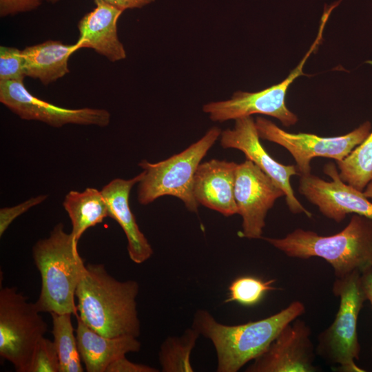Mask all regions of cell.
<instances>
[{
	"instance_id": "cell-19",
	"label": "cell",
	"mask_w": 372,
	"mask_h": 372,
	"mask_svg": "<svg viewBox=\"0 0 372 372\" xmlns=\"http://www.w3.org/2000/svg\"><path fill=\"white\" fill-rule=\"evenodd\" d=\"M79 45L64 44L61 41L48 40L22 50L26 76L39 79L48 85L70 72L68 60Z\"/></svg>"
},
{
	"instance_id": "cell-2",
	"label": "cell",
	"mask_w": 372,
	"mask_h": 372,
	"mask_svg": "<svg viewBox=\"0 0 372 372\" xmlns=\"http://www.w3.org/2000/svg\"><path fill=\"white\" fill-rule=\"evenodd\" d=\"M263 239L289 257L325 260L335 278L372 269V219L364 216L353 214L348 225L331 236L298 228L282 238Z\"/></svg>"
},
{
	"instance_id": "cell-27",
	"label": "cell",
	"mask_w": 372,
	"mask_h": 372,
	"mask_svg": "<svg viewBox=\"0 0 372 372\" xmlns=\"http://www.w3.org/2000/svg\"><path fill=\"white\" fill-rule=\"evenodd\" d=\"M46 198V195H40L36 197H32L14 207L1 208L0 209V236H2L10 224L17 217L26 212L32 207L41 203Z\"/></svg>"
},
{
	"instance_id": "cell-22",
	"label": "cell",
	"mask_w": 372,
	"mask_h": 372,
	"mask_svg": "<svg viewBox=\"0 0 372 372\" xmlns=\"http://www.w3.org/2000/svg\"><path fill=\"white\" fill-rule=\"evenodd\" d=\"M336 163L340 178L363 192L372 179V132L348 156Z\"/></svg>"
},
{
	"instance_id": "cell-15",
	"label": "cell",
	"mask_w": 372,
	"mask_h": 372,
	"mask_svg": "<svg viewBox=\"0 0 372 372\" xmlns=\"http://www.w3.org/2000/svg\"><path fill=\"white\" fill-rule=\"evenodd\" d=\"M234 162L211 159L200 163L195 173L193 194L198 205L225 216L238 214L234 197Z\"/></svg>"
},
{
	"instance_id": "cell-16",
	"label": "cell",
	"mask_w": 372,
	"mask_h": 372,
	"mask_svg": "<svg viewBox=\"0 0 372 372\" xmlns=\"http://www.w3.org/2000/svg\"><path fill=\"white\" fill-rule=\"evenodd\" d=\"M143 175V171L131 179H113L101 189L108 216L121 227L127 239L130 258L136 264L144 262L153 254L152 247L140 230L129 204L131 189L142 180Z\"/></svg>"
},
{
	"instance_id": "cell-9",
	"label": "cell",
	"mask_w": 372,
	"mask_h": 372,
	"mask_svg": "<svg viewBox=\"0 0 372 372\" xmlns=\"http://www.w3.org/2000/svg\"><path fill=\"white\" fill-rule=\"evenodd\" d=\"M256 127L260 138L285 147L296 161L300 176L311 173V161L318 156L340 161L348 156L371 133V123L366 121L349 133L333 137H322L307 133L287 132L272 121L258 116Z\"/></svg>"
},
{
	"instance_id": "cell-11",
	"label": "cell",
	"mask_w": 372,
	"mask_h": 372,
	"mask_svg": "<svg viewBox=\"0 0 372 372\" xmlns=\"http://www.w3.org/2000/svg\"><path fill=\"white\" fill-rule=\"evenodd\" d=\"M0 101L23 120L39 121L59 127L66 124L107 126L110 114L104 109H68L32 95L23 81H0Z\"/></svg>"
},
{
	"instance_id": "cell-24",
	"label": "cell",
	"mask_w": 372,
	"mask_h": 372,
	"mask_svg": "<svg viewBox=\"0 0 372 372\" xmlns=\"http://www.w3.org/2000/svg\"><path fill=\"white\" fill-rule=\"evenodd\" d=\"M275 280H263L260 278L245 276L236 278L228 288V297L225 302H236L244 306L258 304L265 295L274 290Z\"/></svg>"
},
{
	"instance_id": "cell-12",
	"label": "cell",
	"mask_w": 372,
	"mask_h": 372,
	"mask_svg": "<svg viewBox=\"0 0 372 372\" xmlns=\"http://www.w3.org/2000/svg\"><path fill=\"white\" fill-rule=\"evenodd\" d=\"M323 172L331 181H326L311 173L300 176V194L316 205L324 216L337 223L342 222L349 214L372 219V202L362 192L340 178L334 163L325 165Z\"/></svg>"
},
{
	"instance_id": "cell-3",
	"label": "cell",
	"mask_w": 372,
	"mask_h": 372,
	"mask_svg": "<svg viewBox=\"0 0 372 372\" xmlns=\"http://www.w3.org/2000/svg\"><path fill=\"white\" fill-rule=\"evenodd\" d=\"M305 312L304 304L296 300L267 318L237 325L216 320L205 309L194 314L192 327L210 340L217 355V371L237 372L260 355L289 323Z\"/></svg>"
},
{
	"instance_id": "cell-31",
	"label": "cell",
	"mask_w": 372,
	"mask_h": 372,
	"mask_svg": "<svg viewBox=\"0 0 372 372\" xmlns=\"http://www.w3.org/2000/svg\"><path fill=\"white\" fill-rule=\"evenodd\" d=\"M362 278L366 299L370 302L372 308V269L362 273Z\"/></svg>"
},
{
	"instance_id": "cell-13",
	"label": "cell",
	"mask_w": 372,
	"mask_h": 372,
	"mask_svg": "<svg viewBox=\"0 0 372 372\" xmlns=\"http://www.w3.org/2000/svg\"><path fill=\"white\" fill-rule=\"evenodd\" d=\"M311 330L296 318L287 324L267 348L252 360L247 372H316V348Z\"/></svg>"
},
{
	"instance_id": "cell-21",
	"label": "cell",
	"mask_w": 372,
	"mask_h": 372,
	"mask_svg": "<svg viewBox=\"0 0 372 372\" xmlns=\"http://www.w3.org/2000/svg\"><path fill=\"white\" fill-rule=\"evenodd\" d=\"M52 334L61 364V372H82L83 368L76 336L72 323V314L51 313Z\"/></svg>"
},
{
	"instance_id": "cell-29",
	"label": "cell",
	"mask_w": 372,
	"mask_h": 372,
	"mask_svg": "<svg viewBox=\"0 0 372 372\" xmlns=\"http://www.w3.org/2000/svg\"><path fill=\"white\" fill-rule=\"evenodd\" d=\"M156 369L149 366L134 363L128 360L125 356L121 357L111 363L106 372H156Z\"/></svg>"
},
{
	"instance_id": "cell-4",
	"label": "cell",
	"mask_w": 372,
	"mask_h": 372,
	"mask_svg": "<svg viewBox=\"0 0 372 372\" xmlns=\"http://www.w3.org/2000/svg\"><path fill=\"white\" fill-rule=\"evenodd\" d=\"M77 243L71 232H65L64 225L59 223L48 238L33 247V259L41 279L35 302L40 312L78 315L74 298L86 265Z\"/></svg>"
},
{
	"instance_id": "cell-23",
	"label": "cell",
	"mask_w": 372,
	"mask_h": 372,
	"mask_svg": "<svg viewBox=\"0 0 372 372\" xmlns=\"http://www.w3.org/2000/svg\"><path fill=\"white\" fill-rule=\"evenodd\" d=\"M200 335L199 332L192 327L185 330L180 336L167 337L162 343L158 353L162 371H194L190 355Z\"/></svg>"
},
{
	"instance_id": "cell-14",
	"label": "cell",
	"mask_w": 372,
	"mask_h": 372,
	"mask_svg": "<svg viewBox=\"0 0 372 372\" xmlns=\"http://www.w3.org/2000/svg\"><path fill=\"white\" fill-rule=\"evenodd\" d=\"M220 145L223 148H234L242 152L267 174L284 192L286 203L293 214H304L311 218L312 214L300 203L290 183L293 176L299 175L296 165H285L277 162L260 142L255 121L251 116L235 120L233 128L221 132Z\"/></svg>"
},
{
	"instance_id": "cell-18",
	"label": "cell",
	"mask_w": 372,
	"mask_h": 372,
	"mask_svg": "<svg viewBox=\"0 0 372 372\" xmlns=\"http://www.w3.org/2000/svg\"><path fill=\"white\" fill-rule=\"evenodd\" d=\"M76 336L79 354L87 372H106L109 365L129 353L138 352L141 343L132 336L110 338L87 326L78 316Z\"/></svg>"
},
{
	"instance_id": "cell-17",
	"label": "cell",
	"mask_w": 372,
	"mask_h": 372,
	"mask_svg": "<svg viewBox=\"0 0 372 372\" xmlns=\"http://www.w3.org/2000/svg\"><path fill=\"white\" fill-rule=\"evenodd\" d=\"M96 8L79 21L81 48L93 49L112 62L126 58V52L117 34V21L123 11L103 1H95Z\"/></svg>"
},
{
	"instance_id": "cell-8",
	"label": "cell",
	"mask_w": 372,
	"mask_h": 372,
	"mask_svg": "<svg viewBox=\"0 0 372 372\" xmlns=\"http://www.w3.org/2000/svg\"><path fill=\"white\" fill-rule=\"evenodd\" d=\"M324 27V24H320L317 37L309 50L284 81L256 92L237 91L228 100L205 104L203 112L208 114L209 118L214 122L236 120L259 114L274 117L286 127L295 125L298 122V116L287 108L286 94L293 81L305 74L303 68L321 43Z\"/></svg>"
},
{
	"instance_id": "cell-28",
	"label": "cell",
	"mask_w": 372,
	"mask_h": 372,
	"mask_svg": "<svg viewBox=\"0 0 372 372\" xmlns=\"http://www.w3.org/2000/svg\"><path fill=\"white\" fill-rule=\"evenodd\" d=\"M42 0H0V14L5 17L37 8Z\"/></svg>"
},
{
	"instance_id": "cell-25",
	"label": "cell",
	"mask_w": 372,
	"mask_h": 372,
	"mask_svg": "<svg viewBox=\"0 0 372 372\" xmlns=\"http://www.w3.org/2000/svg\"><path fill=\"white\" fill-rule=\"evenodd\" d=\"M28 372H61L59 353L54 341L43 337L33 351Z\"/></svg>"
},
{
	"instance_id": "cell-26",
	"label": "cell",
	"mask_w": 372,
	"mask_h": 372,
	"mask_svg": "<svg viewBox=\"0 0 372 372\" xmlns=\"http://www.w3.org/2000/svg\"><path fill=\"white\" fill-rule=\"evenodd\" d=\"M26 76L22 50L13 47H0V81H23Z\"/></svg>"
},
{
	"instance_id": "cell-10",
	"label": "cell",
	"mask_w": 372,
	"mask_h": 372,
	"mask_svg": "<svg viewBox=\"0 0 372 372\" xmlns=\"http://www.w3.org/2000/svg\"><path fill=\"white\" fill-rule=\"evenodd\" d=\"M282 196L283 190L251 161L247 159L238 164L234 197L238 214L242 219L240 236L262 238L267 214Z\"/></svg>"
},
{
	"instance_id": "cell-30",
	"label": "cell",
	"mask_w": 372,
	"mask_h": 372,
	"mask_svg": "<svg viewBox=\"0 0 372 372\" xmlns=\"http://www.w3.org/2000/svg\"><path fill=\"white\" fill-rule=\"evenodd\" d=\"M94 1H103L124 11L126 9L141 8L154 2V0H94Z\"/></svg>"
},
{
	"instance_id": "cell-7",
	"label": "cell",
	"mask_w": 372,
	"mask_h": 372,
	"mask_svg": "<svg viewBox=\"0 0 372 372\" xmlns=\"http://www.w3.org/2000/svg\"><path fill=\"white\" fill-rule=\"evenodd\" d=\"M40 313L16 287H1L0 355L18 372H28L34 348L48 331Z\"/></svg>"
},
{
	"instance_id": "cell-1",
	"label": "cell",
	"mask_w": 372,
	"mask_h": 372,
	"mask_svg": "<svg viewBox=\"0 0 372 372\" xmlns=\"http://www.w3.org/2000/svg\"><path fill=\"white\" fill-rule=\"evenodd\" d=\"M136 281H120L103 264H87L77 287L76 308L79 318L98 333L110 338H138L141 324L136 298Z\"/></svg>"
},
{
	"instance_id": "cell-33",
	"label": "cell",
	"mask_w": 372,
	"mask_h": 372,
	"mask_svg": "<svg viewBox=\"0 0 372 372\" xmlns=\"http://www.w3.org/2000/svg\"><path fill=\"white\" fill-rule=\"evenodd\" d=\"M47 1H49V2H50V3H54L57 2L59 0H47Z\"/></svg>"
},
{
	"instance_id": "cell-32",
	"label": "cell",
	"mask_w": 372,
	"mask_h": 372,
	"mask_svg": "<svg viewBox=\"0 0 372 372\" xmlns=\"http://www.w3.org/2000/svg\"><path fill=\"white\" fill-rule=\"evenodd\" d=\"M364 195L372 202V179L363 191Z\"/></svg>"
},
{
	"instance_id": "cell-6",
	"label": "cell",
	"mask_w": 372,
	"mask_h": 372,
	"mask_svg": "<svg viewBox=\"0 0 372 372\" xmlns=\"http://www.w3.org/2000/svg\"><path fill=\"white\" fill-rule=\"evenodd\" d=\"M221 132L219 127H212L201 138L178 154L156 163L145 160L139 163L144 175L138 183V203L145 205L169 195L181 200L189 211L197 212L198 204L193 194L195 173Z\"/></svg>"
},
{
	"instance_id": "cell-5",
	"label": "cell",
	"mask_w": 372,
	"mask_h": 372,
	"mask_svg": "<svg viewBox=\"0 0 372 372\" xmlns=\"http://www.w3.org/2000/svg\"><path fill=\"white\" fill-rule=\"evenodd\" d=\"M332 291L340 299L338 310L331 324L318 335L316 354L327 363L336 365L337 371L364 372L355 363L360 353L358 316L367 300L362 273L354 271L335 278Z\"/></svg>"
},
{
	"instance_id": "cell-20",
	"label": "cell",
	"mask_w": 372,
	"mask_h": 372,
	"mask_svg": "<svg viewBox=\"0 0 372 372\" xmlns=\"http://www.w3.org/2000/svg\"><path fill=\"white\" fill-rule=\"evenodd\" d=\"M63 206L70 218L71 234L76 241L88 228L102 223L108 216L105 198L101 191L94 188L69 192Z\"/></svg>"
}]
</instances>
